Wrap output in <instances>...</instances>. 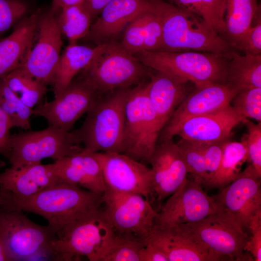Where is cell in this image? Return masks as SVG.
<instances>
[{
  "label": "cell",
  "mask_w": 261,
  "mask_h": 261,
  "mask_svg": "<svg viewBox=\"0 0 261 261\" xmlns=\"http://www.w3.org/2000/svg\"><path fill=\"white\" fill-rule=\"evenodd\" d=\"M114 235L101 206L70 224L57 238L54 260L79 261L86 257L90 261H100Z\"/></svg>",
  "instance_id": "9"
},
{
  "label": "cell",
  "mask_w": 261,
  "mask_h": 261,
  "mask_svg": "<svg viewBox=\"0 0 261 261\" xmlns=\"http://www.w3.org/2000/svg\"><path fill=\"white\" fill-rule=\"evenodd\" d=\"M41 14L39 9L24 18L10 35L0 40V79L26 60Z\"/></svg>",
  "instance_id": "25"
},
{
  "label": "cell",
  "mask_w": 261,
  "mask_h": 261,
  "mask_svg": "<svg viewBox=\"0 0 261 261\" xmlns=\"http://www.w3.org/2000/svg\"><path fill=\"white\" fill-rule=\"evenodd\" d=\"M222 209L220 203L214 196H208L200 184L187 178L161 206L155 223L173 226L195 222Z\"/></svg>",
  "instance_id": "13"
},
{
  "label": "cell",
  "mask_w": 261,
  "mask_h": 261,
  "mask_svg": "<svg viewBox=\"0 0 261 261\" xmlns=\"http://www.w3.org/2000/svg\"><path fill=\"white\" fill-rule=\"evenodd\" d=\"M100 44L98 52L83 71L82 76L100 95L144 82L148 74L147 67L134 55L120 44L105 42Z\"/></svg>",
  "instance_id": "6"
},
{
  "label": "cell",
  "mask_w": 261,
  "mask_h": 261,
  "mask_svg": "<svg viewBox=\"0 0 261 261\" xmlns=\"http://www.w3.org/2000/svg\"><path fill=\"white\" fill-rule=\"evenodd\" d=\"M91 18L81 3L62 8L58 14V22L61 33L67 37L70 44H74L88 34Z\"/></svg>",
  "instance_id": "32"
},
{
  "label": "cell",
  "mask_w": 261,
  "mask_h": 261,
  "mask_svg": "<svg viewBox=\"0 0 261 261\" xmlns=\"http://www.w3.org/2000/svg\"><path fill=\"white\" fill-rule=\"evenodd\" d=\"M94 153L101 163L105 187L139 194L151 203L153 183L151 168L123 153Z\"/></svg>",
  "instance_id": "15"
},
{
  "label": "cell",
  "mask_w": 261,
  "mask_h": 261,
  "mask_svg": "<svg viewBox=\"0 0 261 261\" xmlns=\"http://www.w3.org/2000/svg\"><path fill=\"white\" fill-rule=\"evenodd\" d=\"M148 12L133 19L125 29L121 46L128 52L134 55L143 50L145 24Z\"/></svg>",
  "instance_id": "37"
},
{
  "label": "cell",
  "mask_w": 261,
  "mask_h": 261,
  "mask_svg": "<svg viewBox=\"0 0 261 261\" xmlns=\"http://www.w3.org/2000/svg\"><path fill=\"white\" fill-rule=\"evenodd\" d=\"M261 6L258 0H224V39L234 48L243 33L252 25Z\"/></svg>",
  "instance_id": "29"
},
{
  "label": "cell",
  "mask_w": 261,
  "mask_h": 261,
  "mask_svg": "<svg viewBox=\"0 0 261 261\" xmlns=\"http://www.w3.org/2000/svg\"><path fill=\"white\" fill-rule=\"evenodd\" d=\"M248 149L245 138L240 142L228 140L224 144L221 158L216 172L202 185L207 188L222 189L235 180L248 159Z\"/></svg>",
  "instance_id": "28"
},
{
  "label": "cell",
  "mask_w": 261,
  "mask_h": 261,
  "mask_svg": "<svg viewBox=\"0 0 261 261\" xmlns=\"http://www.w3.org/2000/svg\"><path fill=\"white\" fill-rule=\"evenodd\" d=\"M140 261H169L166 255L151 244L145 243L140 255Z\"/></svg>",
  "instance_id": "44"
},
{
  "label": "cell",
  "mask_w": 261,
  "mask_h": 261,
  "mask_svg": "<svg viewBox=\"0 0 261 261\" xmlns=\"http://www.w3.org/2000/svg\"><path fill=\"white\" fill-rule=\"evenodd\" d=\"M163 47V31L161 22L155 12H148L145 24L143 50L162 51Z\"/></svg>",
  "instance_id": "41"
},
{
  "label": "cell",
  "mask_w": 261,
  "mask_h": 261,
  "mask_svg": "<svg viewBox=\"0 0 261 261\" xmlns=\"http://www.w3.org/2000/svg\"><path fill=\"white\" fill-rule=\"evenodd\" d=\"M27 9L26 4L20 0H0V34L23 16Z\"/></svg>",
  "instance_id": "40"
},
{
  "label": "cell",
  "mask_w": 261,
  "mask_h": 261,
  "mask_svg": "<svg viewBox=\"0 0 261 261\" xmlns=\"http://www.w3.org/2000/svg\"><path fill=\"white\" fill-rule=\"evenodd\" d=\"M55 171L62 181L102 195L105 185L101 163L94 152L84 148L54 163Z\"/></svg>",
  "instance_id": "22"
},
{
  "label": "cell",
  "mask_w": 261,
  "mask_h": 261,
  "mask_svg": "<svg viewBox=\"0 0 261 261\" xmlns=\"http://www.w3.org/2000/svg\"><path fill=\"white\" fill-rule=\"evenodd\" d=\"M99 44L91 48L69 44L60 55L53 85L54 98L58 96L70 85L75 76L90 64L100 48Z\"/></svg>",
  "instance_id": "27"
},
{
  "label": "cell",
  "mask_w": 261,
  "mask_h": 261,
  "mask_svg": "<svg viewBox=\"0 0 261 261\" xmlns=\"http://www.w3.org/2000/svg\"><path fill=\"white\" fill-rule=\"evenodd\" d=\"M0 237L10 261L54 259L56 233L49 225L34 223L22 211L0 205Z\"/></svg>",
  "instance_id": "5"
},
{
  "label": "cell",
  "mask_w": 261,
  "mask_h": 261,
  "mask_svg": "<svg viewBox=\"0 0 261 261\" xmlns=\"http://www.w3.org/2000/svg\"><path fill=\"white\" fill-rule=\"evenodd\" d=\"M232 101V106L243 116L261 122V88L241 90Z\"/></svg>",
  "instance_id": "36"
},
{
  "label": "cell",
  "mask_w": 261,
  "mask_h": 261,
  "mask_svg": "<svg viewBox=\"0 0 261 261\" xmlns=\"http://www.w3.org/2000/svg\"><path fill=\"white\" fill-rule=\"evenodd\" d=\"M175 5L206 20L221 37L225 32L224 0H171Z\"/></svg>",
  "instance_id": "33"
},
{
  "label": "cell",
  "mask_w": 261,
  "mask_h": 261,
  "mask_svg": "<svg viewBox=\"0 0 261 261\" xmlns=\"http://www.w3.org/2000/svg\"><path fill=\"white\" fill-rule=\"evenodd\" d=\"M13 127L11 122L0 106V154L7 157L10 137V130Z\"/></svg>",
  "instance_id": "43"
},
{
  "label": "cell",
  "mask_w": 261,
  "mask_h": 261,
  "mask_svg": "<svg viewBox=\"0 0 261 261\" xmlns=\"http://www.w3.org/2000/svg\"><path fill=\"white\" fill-rule=\"evenodd\" d=\"M60 181L54 163L39 162L19 168L10 167L0 174V192L26 198Z\"/></svg>",
  "instance_id": "21"
},
{
  "label": "cell",
  "mask_w": 261,
  "mask_h": 261,
  "mask_svg": "<svg viewBox=\"0 0 261 261\" xmlns=\"http://www.w3.org/2000/svg\"><path fill=\"white\" fill-rule=\"evenodd\" d=\"M246 118L228 104L214 111L183 122L174 136L199 143H215L229 139L233 129Z\"/></svg>",
  "instance_id": "19"
},
{
  "label": "cell",
  "mask_w": 261,
  "mask_h": 261,
  "mask_svg": "<svg viewBox=\"0 0 261 261\" xmlns=\"http://www.w3.org/2000/svg\"><path fill=\"white\" fill-rule=\"evenodd\" d=\"M83 0H53L51 8L56 11L72 5L81 4Z\"/></svg>",
  "instance_id": "46"
},
{
  "label": "cell",
  "mask_w": 261,
  "mask_h": 261,
  "mask_svg": "<svg viewBox=\"0 0 261 261\" xmlns=\"http://www.w3.org/2000/svg\"><path fill=\"white\" fill-rule=\"evenodd\" d=\"M83 149L72 131L49 125L43 130L10 135L6 158L11 167L19 168L46 158L56 161Z\"/></svg>",
  "instance_id": "10"
},
{
  "label": "cell",
  "mask_w": 261,
  "mask_h": 261,
  "mask_svg": "<svg viewBox=\"0 0 261 261\" xmlns=\"http://www.w3.org/2000/svg\"><path fill=\"white\" fill-rule=\"evenodd\" d=\"M189 236L223 261H254L245 246L247 233L234 216L223 209L203 219L178 225Z\"/></svg>",
  "instance_id": "7"
},
{
  "label": "cell",
  "mask_w": 261,
  "mask_h": 261,
  "mask_svg": "<svg viewBox=\"0 0 261 261\" xmlns=\"http://www.w3.org/2000/svg\"><path fill=\"white\" fill-rule=\"evenodd\" d=\"M248 228L251 235L245 246V250L249 253L254 261H261V209L251 218Z\"/></svg>",
  "instance_id": "42"
},
{
  "label": "cell",
  "mask_w": 261,
  "mask_h": 261,
  "mask_svg": "<svg viewBox=\"0 0 261 261\" xmlns=\"http://www.w3.org/2000/svg\"><path fill=\"white\" fill-rule=\"evenodd\" d=\"M247 133L244 137L248 149V159L257 172L261 175V122L255 124L246 118Z\"/></svg>",
  "instance_id": "38"
},
{
  "label": "cell",
  "mask_w": 261,
  "mask_h": 261,
  "mask_svg": "<svg viewBox=\"0 0 261 261\" xmlns=\"http://www.w3.org/2000/svg\"><path fill=\"white\" fill-rule=\"evenodd\" d=\"M261 178L250 164L214 196L244 230L248 228L252 217L261 209Z\"/></svg>",
  "instance_id": "18"
},
{
  "label": "cell",
  "mask_w": 261,
  "mask_h": 261,
  "mask_svg": "<svg viewBox=\"0 0 261 261\" xmlns=\"http://www.w3.org/2000/svg\"><path fill=\"white\" fill-rule=\"evenodd\" d=\"M102 203V195L62 181L26 198L0 192V205L43 217L57 238L70 224L99 208Z\"/></svg>",
  "instance_id": "1"
},
{
  "label": "cell",
  "mask_w": 261,
  "mask_h": 261,
  "mask_svg": "<svg viewBox=\"0 0 261 261\" xmlns=\"http://www.w3.org/2000/svg\"><path fill=\"white\" fill-rule=\"evenodd\" d=\"M59 12L50 7L41 14L37 42L24 64L17 68L46 86H53L60 57L62 41L58 22Z\"/></svg>",
  "instance_id": "12"
},
{
  "label": "cell",
  "mask_w": 261,
  "mask_h": 261,
  "mask_svg": "<svg viewBox=\"0 0 261 261\" xmlns=\"http://www.w3.org/2000/svg\"><path fill=\"white\" fill-rule=\"evenodd\" d=\"M261 8L256 14V23L252 25L241 36L234 48L245 54L258 55L261 54Z\"/></svg>",
  "instance_id": "39"
},
{
  "label": "cell",
  "mask_w": 261,
  "mask_h": 261,
  "mask_svg": "<svg viewBox=\"0 0 261 261\" xmlns=\"http://www.w3.org/2000/svg\"><path fill=\"white\" fill-rule=\"evenodd\" d=\"M155 12L150 0H111L91 25L87 35L95 42L118 34L138 15Z\"/></svg>",
  "instance_id": "23"
},
{
  "label": "cell",
  "mask_w": 261,
  "mask_h": 261,
  "mask_svg": "<svg viewBox=\"0 0 261 261\" xmlns=\"http://www.w3.org/2000/svg\"><path fill=\"white\" fill-rule=\"evenodd\" d=\"M5 166V163L4 161L0 160V169L3 168Z\"/></svg>",
  "instance_id": "48"
},
{
  "label": "cell",
  "mask_w": 261,
  "mask_h": 261,
  "mask_svg": "<svg viewBox=\"0 0 261 261\" xmlns=\"http://www.w3.org/2000/svg\"><path fill=\"white\" fill-rule=\"evenodd\" d=\"M189 83L162 72L151 75L147 93L161 130L191 91Z\"/></svg>",
  "instance_id": "24"
},
{
  "label": "cell",
  "mask_w": 261,
  "mask_h": 261,
  "mask_svg": "<svg viewBox=\"0 0 261 261\" xmlns=\"http://www.w3.org/2000/svg\"><path fill=\"white\" fill-rule=\"evenodd\" d=\"M102 204L115 235L145 243L158 214L148 199L105 187Z\"/></svg>",
  "instance_id": "11"
},
{
  "label": "cell",
  "mask_w": 261,
  "mask_h": 261,
  "mask_svg": "<svg viewBox=\"0 0 261 261\" xmlns=\"http://www.w3.org/2000/svg\"><path fill=\"white\" fill-rule=\"evenodd\" d=\"M147 68L183 79L200 87L226 83L230 58L198 51H149L135 54Z\"/></svg>",
  "instance_id": "4"
},
{
  "label": "cell",
  "mask_w": 261,
  "mask_h": 261,
  "mask_svg": "<svg viewBox=\"0 0 261 261\" xmlns=\"http://www.w3.org/2000/svg\"><path fill=\"white\" fill-rule=\"evenodd\" d=\"M150 1L162 25V51L211 53L230 58L235 52L234 48L200 16L162 0Z\"/></svg>",
  "instance_id": "2"
},
{
  "label": "cell",
  "mask_w": 261,
  "mask_h": 261,
  "mask_svg": "<svg viewBox=\"0 0 261 261\" xmlns=\"http://www.w3.org/2000/svg\"><path fill=\"white\" fill-rule=\"evenodd\" d=\"M111 0H83L82 4L90 14L91 18L100 14Z\"/></svg>",
  "instance_id": "45"
},
{
  "label": "cell",
  "mask_w": 261,
  "mask_h": 261,
  "mask_svg": "<svg viewBox=\"0 0 261 261\" xmlns=\"http://www.w3.org/2000/svg\"><path fill=\"white\" fill-rule=\"evenodd\" d=\"M0 106L9 117L13 127L30 128L33 109L28 107L0 79Z\"/></svg>",
  "instance_id": "34"
},
{
  "label": "cell",
  "mask_w": 261,
  "mask_h": 261,
  "mask_svg": "<svg viewBox=\"0 0 261 261\" xmlns=\"http://www.w3.org/2000/svg\"><path fill=\"white\" fill-rule=\"evenodd\" d=\"M2 79L22 102L32 109L42 103L47 91V86L18 68Z\"/></svg>",
  "instance_id": "31"
},
{
  "label": "cell",
  "mask_w": 261,
  "mask_h": 261,
  "mask_svg": "<svg viewBox=\"0 0 261 261\" xmlns=\"http://www.w3.org/2000/svg\"><path fill=\"white\" fill-rule=\"evenodd\" d=\"M145 246V243L114 234L100 261H140V253Z\"/></svg>",
  "instance_id": "35"
},
{
  "label": "cell",
  "mask_w": 261,
  "mask_h": 261,
  "mask_svg": "<svg viewBox=\"0 0 261 261\" xmlns=\"http://www.w3.org/2000/svg\"><path fill=\"white\" fill-rule=\"evenodd\" d=\"M149 163L153 176L151 203L155 200L161 203L187 178V166L173 138L158 142Z\"/></svg>",
  "instance_id": "17"
},
{
  "label": "cell",
  "mask_w": 261,
  "mask_h": 261,
  "mask_svg": "<svg viewBox=\"0 0 261 261\" xmlns=\"http://www.w3.org/2000/svg\"><path fill=\"white\" fill-rule=\"evenodd\" d=\"M146 84L144 82L129 90L125 107L123 153L149 162L161 129L148 97Z\"/></svg>",
  "instance_id": "8"
},
{
  "label": "cell",
  "mask_w": 261,
  "mask_h": 261,
  "mask_svg": "<svg viewBox=\"0 0 261 261\" xmlns=\"http://www.w3.org/2000/svg\"><path fill=\"white\" fill-rule=\"evenodd\" d=\"M130 88L100 95L81 127L72 131L85 150L123 153L125 107Z\"/></svg>",
  "instance_id": "3"
},
{
  "label": "cell",
  "mask_w": 261,
  "mask_h": 261,
  "mask_svg": "<svg viewBox=\"0 0 261 261\" xmlns=\"http://www.w3.org/2000/svg\"><path fill=\"white\" fill-rule=\"evenodd\" d=\"M145 243L163 252L169 261H223L191 238L178 225L154 223Z\"/></svg>",
  "instance_id": "20"
},
{
  "label": "cell",
  "mask_w": 261,
  "mask_h": 261,
  "mask_svg": "<svg viewBox=\"0 0 261 261\" xmlns=\"http://www.w3.org/2000/svg\"><path fill=\"white\" fill-rule=\"evenodd\" d=\"M100 96L82 76L76 81L72 80L52 101H45L37 105L33 109V115L44 117L49 125L70 131Z\"/></svg>",
  "instance_id": "14"
},
{
  "label": "cell",
  "mask_w": 261,
  "mask_h": 261,
  "mask_svg": "<svg viewBox=\"0 0 261 261\" xmlns=\"http://www.w3.org/2000/svg\"><path fill=\"white\" fill-rule=\"evenodd\" d=\"M226 83L238 92L261 88V55L241 56L234 52L229 61Z\"/></svg>",
  "instance_id": "30"
},
{
  "label": "cell",
  "mask_w": 261,
  "mask_h": 261,
  "mask_svg": "<svg viewBox=\"0 0 261 261\" xmlns=\"http://www.w3.org/2000/svg\"><path fill=\"white\" fill-rule=\"evenodd\" d=\"M237 93L226 83H214L200 87H195L162 129L158 141L173 139L176 130L186 120L230 104Z\"/></svg>",
  "instance_id": "16"
},
{
  "label": "cell",
  "mask_w": 261,
  "mask_h": 261,
  "mask_svg": "<svg viewBox=\"0 0 261 261\" xmlns=\"http://www.w3.org/2000/svg\"><path fill=\"white\" fill-rule=\"evenodd\" d=\"M228 140L199 143L181 138L176 143L192 179L202 186L216 172L220 161L224 145Z\"/></svg>",
  "instance_id": "26"
},
{
  "label": "cell",
  "mask_w": 261,
  "mask_h": 261,
  "mask_svg": "<svg viewBox=\"0 0 261 261\" xmlns=\"http://www.w3.org/2000/svg\"><path fill=\"white\" fill-rule=\"evenodd\" d=\"M9 258L6 254L2 241L0 237V261H8Z\"/></svg>",
  "instance_id": "47"
}]
</instances>
